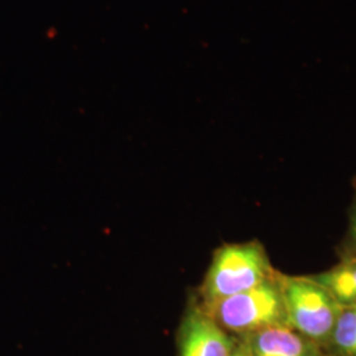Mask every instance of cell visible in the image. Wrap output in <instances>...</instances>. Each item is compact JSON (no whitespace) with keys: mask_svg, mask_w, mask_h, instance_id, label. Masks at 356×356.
Here are the masks:
<instances>
[{"mask_svg":"<svg viewBox=\"0 0 356 356\" xmlns=\"http://www.w3.org/2000/svg\"><path fill=\"white\" fill-rule=\"evenodd\" d=\"M264 245L259 242L232 243L216 250L200 289V304L250 291L275 277Z\"/></svg>","mask_w":356,"mask_h":356,"instance_id":"cell-1","label":"cell"},{"mask_svg":"<svg viewBox=\"0 0 356 356\" xmlns=\"http://www.w3.org/2000/svg\"><path fill=\"white\" fill-rule=\"evenodd\" d=\"M275 277L254 286L219 300L210 305H200L216 323L231 335L242 338L275 326H288L280 284Z\"/></svg>","mask_w":356,"mask_h":356,"instance_id":"cell-2","label":"cell"},{"mask_svg":"<svg viewBox=\"0 0 356 356\" xmlns=\"http://www.w3.org/2000/svg\"><path fill=\"white\" fill-rule=\"evenodd\" d=\"M288 326L327 348L341 306L310 276L277 275Z\"/></svg>","mask_w":356,"mask_h":356,"instance_id":"cell-3","label":"cell"},{"mask_svg":"<svg viewBox=\"0 0 356 356\" xmlns=\"http://www.w3.org/2000/svg\"><path fill=\"white\" fill-rule=\"evenodd\" d=\"M238 341L223 330L195 301L189 306L177 334L179 356H231Z\"/></svg>","mask_w":356,"mask_h":356,"instance_id":"cell-4","label":"cell"},{"mask_svg":"<svg viewBox=\"0 0 356 356\" xmlns=\"http://www.w3.org/2000/svg\"><path fill=\"white\" fill-rule=\"evenodd\" d=\"M250 356H332L289 326H275L238 338Z\"/></svg>","mask_w":356,"mask_h":356,"instance_id":"cell-5","label":"cell"},{"mask_svg":"<svg viewBox=\"0 0 356 356\" xmlns=\"http://www.w3.org/2000/svg\"><path fill=\"white\" fill-rule=\"evenodd\" d=\"M310 277L330 293L341 307L356 305V257L342 259L335 267Z\"/></svg>","mask_w":356,"mask_h":356,"instance_id":"cell-6","label":"cell"},{"mask_svg":"<svg viewBox=\"0 0 356 356\" xmlns=\"http://www.w3.org/2000/svg\"><path fill=\"white\" fill-rule=\"evenodd\" d=\"M327 350L332 356H356V305L341 307Z\"/></svg>","mask_w":356,"mask_h":356,"instance_id":"cell-7","label":"cell"},{"mask_svg":"<svg viewBox=\"0 0 356 356\" xmlns=\"http://www.w3.org/2000/svg\"><path fill=\"white\" fill-rule=\"evenodd\" d=\"M356 257V182L355 197L348 211V229L341 243V259Z\"/></svg>","mask_w":356,"mask_h":356,"instance_id":"cell-8","label":"cell"},{"mask_svg":"<svg viewBox=\"0 0 356 356\" xmlns=\"http://www.w3.org/2000/svg\"><path fill=\"white\" fill-rule=\"evenodd\" d=\"M231 356H250L245 351H244V348H243L242 346L239 344V342H238V344H236V348L234 350V353H232V355Z\"/></svg>","mask_w":356,"mask_h":356,"instance_id":"cell-9","label":"cell"}]
</instances>
